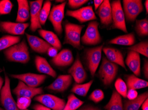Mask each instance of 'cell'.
<instances>
[{"mask_svg":"<svg viewBox=\"0 0 148 110\" xmlns=\"http://www.w3.org/2000/svg\"><path fill=\"white\" fill-rule=\"evenodd\" d=\"M4 54L7 60L12 62L25 64L30 59L29 48L25 39L5 49Z\"/></svg>","mask_w":148,"mask_h":110,"instance_id":"1","label":"cell"},{"mask_svg":"<svg viewBox=\"0 0 148 110\" xmlns=\"http://www.w3.org/2000/svg\"><path fill=\"white\" fill-rule=\"evenodd\" d=\"M38 32L39 35L50 45L56 48L58 50L61 49L62 44L56 34L52 31L45 30L42 29L38 30Z\"/></svg>","mask_w":148,"mask_h":110,"instance_id":"25","label":"cell"},{"mask_svg":"<svg viewBox=\"0 0 148 110\" xmlns=\"http://www.w3.org/2000/svg\"><path fill=\"white\" fill-rule=\"evenodd\" d=\"M111 6L112 20L111 29L120 30L124 33H128L125 24V16L120 1H113Z\"/></svg>","mask_w":148,"mask_h":110,"instance_id":"4","label":"cell"},{"mask_svg":"<svg viewBox=\"0 0 148 110\" xmlns=\"http://www.w3.org/2000/svg\"><path fill=\"white\" fill-rule=\"evenodd\" d=\"M104 98L103 92L100 89H95L89 97L88 99L95 103H98Z\"/></svg>","mask_w":148,"mask_h":110,"instance_id":"38","label":"cell"},{"mask_svg":"<svg viewBox=\"0 0 148 110\" xmlns=\"http://www.w3.org/2000/svg\"><path fill=\"white\" fill-rule=\"evenodd\" d=\"M138 93L137 91L134 89H128L127 91L126 98L129 100H133L137 98L138 96Z\"/></svg>","mask_w":148,"mask_h":110,"instance_id":"41","label":"cell"},{"mask_svg":"<svg viewBox=\"0 0 148 110\" xmlns=\"http://www.w3.org/2000/svg\"><path fill=\"white\" fill-rule=\"evenodd\" d=\"M3 84H4V79L0 75V92L1 91V88L3 87Z\"/></svg>","mask_w":148,"mask_h":110,"instance_id":"48","label":"cell"},{"mask_svg":"<svg viewBox=\"0 0 148 110\" xmlns=\"http://www.w3.org/2000/svg\"><path fill=\"white\" fill-rule=\"evenodd\" d=\"M56 2H64V1H56Z\"/></svg>","mask_w":148,"mask_h":110,"instance_id":"50","label":"cell"},{"mask_svg":"<svg viewBox=\"0 0 148 110\" xmlns=\"http://www.w3.org/2000/svg\"><path fill=\"white\" fill-rule=\"evenodd\" d=\"M64 23V44L70 45L76 49L82 50L83 48L81 45V34L85 25L73 24L68 21Z\"/></svg>","mask_w":148,"mask_h":110,"instance_id":"2","label":"cell"},{"mask_svg":"<svg viewBox=\"0 0 148 110\" xmlns=\"http://www.w3.org/2000/svg\"><path fill=\"white\" fill-rule=\"evenodd\" d=\"M93 80L85 84H75L72 87L71 91L79 96L86 97L87 95L91 85L93 84Z\"/></svg>","mask_w":148,"mask_h":110,"instance_id":"31","label":"cell"},{"mask_svg":"<svg viewBox=\"0 0 148 110\" xmlns=\"http://www.w3.org/2000/svg\"><path fill=\"white\" fill-rule=\"evenodd\" d=\"M21 42V38L18 36L6 35L0 38V51L8 49Z\"/></svg>","mask_w":148,"mask_h":110,"instance_id":"30","label":"cell"},{"mask_svg":"<svg viewBox=\"0 0 148 110\" xmlns=\"http://www.w3.org/2000/svg\"><path fill=\"white\" fill-rule=\"evenodd\" d=\"M141 107H142V109H143V110H148V98L143 102L142 106H141Z\"/></svg>","mask_w":148,"mask_h":110,"instance_id":"47","label":"cell"},{"mask_svg":"<svg viewBox=\"0 0 148 110\" xmlns=\"http://www.w3.org/2000/svg\"><path fill=\"white\" fill-rule=\"evenodd\" d=\"M84 104V101L78 99L74 94H71L68 97V101L63 110H76Z\"/></svg>","mask_w":148,"mask_h":110,"instance_id":"33","label":"cell"},{"mask_svg":"<svg viewBox=\"0 0 148 110\" xmlns=\"http://www.w3.org/2000/svg\"><path fill=\"white\" fill-rule=\"evenodd\" d=\"M123 7L125 19L130 22H134L144 10L141 0H123Z\"/></svg>","mask_w":148,"mask_h":110,"instance_id":"9","label":"cell"},{"mask_svg":"<svg viewBox=\"0 0 148 110\" xmlns=\"http://www.w3.org/2000/svg\"><path fill=\"white\" fill-rule=\"evenodd\" d=\"M127 49L130 51H134L138 53L143 55L145 57H148V40H144L140 42L137 44L127 48Z\"/></svg>","mask_w":148,"mask_h":110,"instance_id":"34","label":"cell"},{"mask_svg":"<svg viewBox=\"0 0 148 110\" xmlns=\"http://www.w3.org/2000/svg\"><path fill=\"white\" fill-rule=\"evenodd\" d=\"M104 45L90 48L85 51V59L87 67L92 77L95 75L102 59V52Z\"/></svg>","mask_w":148,"mask_h":110,"instance_id":"7","label":"cell"},{"mask_svg":"<svg viewBox=\"0 0 148 110\" xmlns=\"http://www.w3.org/2000/svg\"><path fill=\"white\" fill-rule=\"evenodd\" d=\"M74 61L73 54L69 49H64L51 59V62L55 66L65 67L70 66Z\"/></svg>","mask_w":148,"mask_h":110,"instance_id":"20","label":"cell"},{"mask_svg":"<svg viewBox=\"0 0 148 110\" xmlns=\"http://www.w3.org/2000/svg\"><path fill=\"white\" fill-rule=\"evenodd\" d=\"M31 99L28 97H18L16 102L17 107L20 110H26L30 105Z\"/></svg>","mask_w":148,"mask_h":110,"instance_id":"39","label":"cell"},{"mask_svg":"<svg viewBox=\"0 0 148 110\" xmlns=\"http://www.w3.org/2000/svg\"><path fill=\"white\" fill-rule=\"evenodd\" d=\"M148 98V92L138 95L133 100H125L123 102V110H138L143 102Z\"/></svg>","mask_w":148,"mask_h":110,"instance_id":"26","label":"cell"},{"mask_svg":"<svg viewBox=\"0 0 148 110\" xmlns=\"http://www.w3.org/2000/svg\"><path fill=\"white\" fill-rule=\"evenodd\" d=\"M47 53L50 57L53 58L55 57L58 54V50L56 49V48L51 46L49 48Z\"/></svg>","mask_w":148,"mask_h":110,"instance_id":"42","label":"cell"},{"mask_svg":"<svg viewBox=\"0 0 148 110\" xmlns=\"http://www.w3.org/2000/svg\"><path fill=\"white\" fill-rule=\"evenodd\" d=\"M88 1V0H69L68 5L69 8L76 9L82 6Z\"/></svg>","mask_w":148,"mask_h":110,"instance_id":"40","label":"cell"},{"mask_svg":"<svg viewBox=\"0 0 148 110\" xmlns=\"http://www.w3.org/2000/svg\"><path fill=\"white\" fill-rule=\"evenodd\" d=\"M99 24L97 21H90L84 35L81 38V42L86 45H96L102 42V39L98 27Z\"/></svg>","mask_w":148,"mask_h":110,"instance_id":"6","label":"cell"},{"mask_svg":"<svg viewBox=\"0 0 148 110\" xmlns=\"http://www.w3.org/2000/svg\"><path fill=\"white\" fill-rule=\"evenodd\" d=\"M0 110H3V109H2V108H1V107H0Z\"/></svg>","mask_w":148,"mask_h":110,"instance_id":"51","label":"cell"},{"mask_svg":"<svg viewBox=\"0 0 148 110\" xmlns=\"http://www.w3.org/2000/svg\"><path fill=\"white\" fill-rule=\"evenodd\" d=\"M32 108L33 110H51L50 108L40 104H36L33 105Z\"/></svg>","mask_w":148,"mask_h":110,"instance_id":"43","label":"cell"},{"mask_svg":"<svg viewBox=\"0 0 148 110\" xmlns=\"http://www.w3.org/2000/svg\"><path fill=\"white\" fill-rule=\"evenodd\" d=\"M114 86L116 91L124 98H126L128 88L125 82L122 78H118L115 81Z\"/></svg>","mask_w":148,"mask_h":110,"instance_id":"36","label":"cell"},{"mask_svg":"<svg viewBox=\"0 0 148 110\" xmlns=\"http://www.w3.org/2000/svg\"><path fill=\"white\" fill-rule=\"evenodd\" d=\"M79 110H101L100 108L91 105H86L85 106L83 107L82 108H80Z\"/></svg>","mask_w":148,"mask_h":110,"instance_id":"44","label":"cell"},{"mask_svg":"<svg viewBox=\"0 0 148 110\" xmlns=\"http://www.w3.org/2000/svg\"><path fill=\"white\" fill-rule=\"evenodd\" d=\"M66 16L73 17L81 24L88 21H95L97 19L91 6H87L75 10L66 11Z\"/></svg>","mask_w":148,"mask_h":110,"instance_id":"11","label":"cell"},{"mask_svg":"<svg viewBox=\"0 0 148 110\" xmlns=\"http://www.w3.org/2000/svg\"><path fill=\"white\" fill-rule=\"evenodd\" d=\"M51 6V3L50 1H46L41 8L40 13V23L41 26L45 25L49 18Z\"/></svg>","mask_w":148,"mask_h":110,"instance_id":"35","label":"cell"},{"mask_svg":"<svg viewBox=\"0 0 148 110\" xmlns=\"http://www.w3.org/2000/svg\"><path fill=\"white\" fill-rule=\"evenodd\" d=\"M0 103L5 110H20L13 99L10 89V80L5 74V82L0 92Z\"/></svg>","mask_w":148,"mask_h":110,"instance_id":"8","label":"cell"},{"mask_svg":"<svg viewBox=\"0 0 148 110\" xmlns=\"http://www.w3.org/2000/svg\"><path fill=\"white\" fill-rule=\"evenodd\" d=\"M12 92L16 96L17 98L26 97L32 99L37 95L43 94L44 90L42 87H31L26 85L22 81L19 80L17 86L13 89Z\"/></svg>","mask_w":148,"mask_h":110,"instance_id":"15","label":"cell"},{"mask_svg":"<svg viewBox=\"0 0 148 110\" xmlns=\"http://www.w3.org/2000/svg\"><path fill=\"white\" fill-rule=\"evenodd\" d=\"M13 7V4L10 0L0 1V16L9 14Z\"/></svg>","mask_w":148,"mask_h":110,"instance_id":"37","label":"cell"},{"mask_svg":"<svg viewBox=\"0 0 148 110\" xmlns=\"http://www.w3.org/2000/svg\"><path fill=\"white\" fill-rule=\"evenodd\" d=\"M1 71H2V70H1V69L0 67V72H1Z\"/></svg>","mask_w":148,"mask_h":110,"instance_id":"52","label":"cell"},{"mask_svg":"<svg viewBox=\"0 0 148 110\" xmlns=\"http://www.w3.org/2000/svg\"><path fill=\"white\" fill-rule=\"evenodd\" d=\"M135 42V34L132 32L125 35L118 36L110 40L109 43L111 44L131 46L134 45Z\"/></svg>","mask_w":148,"mask_h":110,"instance_id":"28","label":"cell"},{"mask_svg":"<svg viewBox=\"0 0 148 110\" xmlns=\"http://www.w3.org/2000/svg\"><path fill=\"white\" fill-rule=\"evenodd\" d=\"M68 73L71 75L77 84H82L87 78V74L77 55L73 65L69 69Z\"/></svg>","mask_w":148,"mask_h":110,"instance_id":"16","label":"cell"},{"mask_svg":"<svg viewBox=\"0 0 148 110\" xmlns=\"http://www.w3.org/2000/svg\"><path fill=\"white\" fill-rule=\"evenodd\" d=\"M145 10H146V14L148 13V1L146 0L145 2Z\"/></svg>","mask_w":148,"mask_h":110,"instance_id":"49","label":"cell"},{"mask_svg":"<svg viewBox=\"0 0 148 110\" xmlns=\"http://www.w3.org/2000/svg\"><path fill=\"white\" fill-rule=\"evenodd\" d=\"M30 26L29 23H19L0 21V31L11 35H23L26 29Z\"/></svg>","mask_w":148,"mask_h":110,"instance_id":"14","label":"cell"},{"mask_svg":"<svg viewBox=\"0 0 148 110\" xmlns=\"http://www.w3.org/2000/svg\"><path fill=\"white\" fill-rule=\"evenodd\" d=\"M96 12L102 25L108 26L112 24V8L109 0L103 1Z\"/></svg>","mask_w":148,"mask_h":110,"instance_id":"18","label":"cell"},{"mask_svg":"<svg viewBox=\"0 0 148 110\" xmlns=\"http://www.w3.org/2000/svg\"><path fill=\"white\" fill-rule=\"evenodd\" d=\"M28 110V109H26V110Z\"/></svg>","mask_w":148,"mask_h":110,"instance_id":"53","label":"cell"},{"mask_svg":"<svg viewBox=\"0 0 148 110\" xmlns=\"http://www.w3.org/2000/svg\"><path fill=\"white\" fill-rule=\"evenodd\" d=\"M43 0H36L30 2V16L31 23L30 30L32 32H35L37 30L42 29L40 23V13L43 3Z\"/></svg>","mask_w":148,"mask_h":110,"instance_id":"13","label":"cell"},{"mask_svg":"<svg viewBox=\"0 0 148 110\" xmlns=\"http://www.w3.org/2000/svg\"><path fill=\"white\" fill-rule=\"evenodd\" d=\"M125 63L134 74L137 77L140 76V59L139 54L129 50L127 53Z\"/></svg>","mask_w":148,"mask_h":110,"instance_id":"21","label":"cell"},{"mask_svg":"<svg viewBox=\"0 0 148 110\" xmlns=\"http://www.w3.org/2000/svg\"><path fill=\"white\" fill-rule=\"evenodd\" d=\"M66 2L53 6L51 9L49 15V20L53 26L56 33L59 35H61L63 32L62 22L64 17V10Z\"/></svg>","mask_w":148,"mask_h":110,"instance_id":"5","label":"cell"},{"mask_svg":"<svg viewBox=\"0 0 148 110\" xmlns=\"http://www.w3.org/2000/svg\"><path fill=\"white\" fill-rule=\"evenodd\" d=\"M12 78L22 81L25 84L32 88H38L44 83L47 76L45 74H39L28 73L23 74H12Z\"/></svg>","mask_w":148,"mask_h":110,"instance_id":"12","label":"cell"},{"mask_svg":"<svg viewBox=\"0 0 148 110\" xmlns=\"http://www.w3.org/2000/svg\"><path fill=\"white\" fill-rule=\"evenodd\" d=\"M103 50L109 61L120 65L126 70L123 56L119 50L111 47H104Z\"/></svg>","mask_w":148,"mask_h":110,"instance_id":"22","label":"cell"},{"mask_svg":"<svg viewBox=\"0 0 148 110\" xmlns=\"http://www.w3.org/2000/svg\"><path fill=\"white\" fill-rule=\"evenodd\" d=\"M18 11L16 22L25 23L29 19L30 6L27 0H17Z\"/></svg>","mask_w":148,"mask_h":110,"instance_id":"24","label":"cell"},{"mask_svg":"<svg viewBox=\"0 0 148 110\" xmlns=\"http://www.w3.org/2000/svg\"><path fill=\"white\" fill-rule=\"evenodd\" d=\"M25 34L30 47L33 51L36 53L40 54L46 53L49 48L51 46L45 40L37 36L30 35L27 33H25Z\"/></svg>","mask_w":148,"mask_h":110,"instance_id":"19","label":"cell"},{"mask_svg":"<svg viewBox=\"0 0 148 110\" xmlns=\"http://www.w3.org/2000/svg\"><path fill=\"white\" fill-rule=\"evenodd\" d=\"M125 81L127 88L128 89L136 90L145 88L148 86L147 81L138 78L134 74L126 75Z\"/></svg>","mask_w":148,"mask_h":110,"instance_id":"27","label":"cell"},{"mask_svg":"<svg viewBox=\"0 0 148 110\" xmlns=\"http://www.w3.org/2000/svg\"><path fill=\"white\" fill-rule=\"evenodd\" d=\"M72 80L73 78L70 74L60 75L46 88L52 91L63 92L70 86Z\"/></svg>","mask_w":148,"mask_h":110,"instance_id":"17","label":"cell"},{"mask_svg":"<svg viewBox=\"0 0 148 110\" xmlns=\"http://www.w3.org/2000/svg\"><path fill=\"white\" fill-rule=\"evenodd\" d=\"M34 100L52 110H63L66 105L64 100L51 94L37 95Z\"/></svg>","mask_w":148,"mask_h":110,"instance_id":"10","label":"cell"},{"mask_svg":"<svg viewBox=\"0 0 148 110\" xmlns=\"http://www.w3.org/2000/svg\"><path fill=\"white\" fill-rule=\"evenodd\" d=\"M103 1V0H94V7H95V11L98 9V8L102 4Z\"/></svg>","mask_w":148,"mask_h":110,"instance_id":"46","label":"cell"},{"mask_svg":"<svg viewBox=\"0 0 148 110\" xmlns=\"http://www.w3.org/2000/svg\"><path fill=\"white\" fill-rule=\"evenodd\" d=\"M106 110H123L122 97L115 90H113L109 101L104 107Z\"/></svg>","mask_w":148,"mask_h":110,"instance_id":"29","label":"cell"},{"mask_svg":"<svg viewBox=\"0 0 148 110\" xmlns=\"http://www.w3.org/2000/svg\"><path fill=\"white\" fill-rule=\"evenodd\" d=\"M119 67L104 57L98 72V74L104 85H111L118 74Z\"/></svg>","mask_w":148,"mask_h":110,"instance_id":"3","label":"cell"},{"mask_svg":"<svg viewBox=\"0 0 148 110\" xmlns=\"http://www.w3.org/2000/svg\"><path fill=\"white\" fill-rule=\"evenodd\" d=\"M143 72L145 77L146 79L148 78V60H145L144 62L143 67Z\"/></svg>","mask_w":148,"mask_h":110,"instance_id":"45","label":"cell"},{"mask_svg":"<svg viewBox=\"0 0 148 110\" xmlns=\"http://www.w3.org/2000/svg\"><path fill=\"white\" fill-rule=\"evenodd\" d=\"M135 31L140 37H145L148 35V20L147 18L136 20Z\"/></svg>","mask_w":148,"mask_h":110,"instance_id":"32","label":"cell"},{"mask_svg":"<svg viewBox=\"0 0 148 110\" xmlns=\"http://www.w3.org/2000/svg\"><path fill=\"white\" fill-rule=\"evenodd\" d=\"M35 63L36 69L39 72L49 75L54 78L56 77V72L45 58L36 56L35 59Z\"/></svg>","mask_w":148,"mask_h":110,"instance_id":"23","label":"cell"}]
</instances>
